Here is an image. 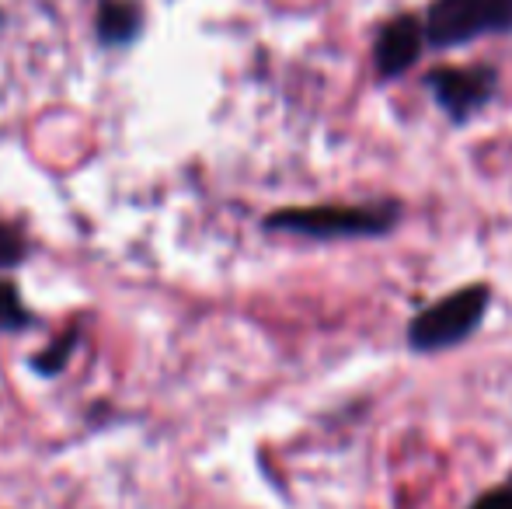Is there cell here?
I'll return each mask as SVG.
<instances>
[{
    "instance_id": "cell-1",
    "label": "cell",
    "mask_w": 512,
    "mask_h": 509,
    "mask_svg": "<svg viewBox=\"0 0 512 509\" xmlns=\"http://www.w3.org/2000/svg\"><path fill=\"white\" fill-rule=\"evenodd\" d=\"M398 220V206H307V210H279L265 220L269 231L304 234V238H370L387 234Z\"/></svg>"
},
{
    "instance_id": "cell-2",
    "label": "cell",
    "mask_w": 512,
    "mask_h": 509,
    "mask_svg": "<svg viewBox=\"0 0 512 509\" xmlns=\"http://www.w3.org/2000/svg\"><path fill=\"white\" fill-rule=\"evenodd\" d=\"M488 286L485 283H471L464 290L450 293L439 304L425 307L408 328V342L418 353H436V349H450L457 342H464L474 328L481 325L488 311Z\"/></svg>"
},
{
    "instance_id": "cell-3",
    "label": "cell",
    "mask_w": 512,
    "mask_h": 509,
    "mask_svg": "<svg viewBox=\"0 0 512 509\" xmlns=\"http://www.w3.org/2000/svg\"><path fill=\"white\" fill-rule=\"evenodd\" d=\"M512 0H436L425 18V39L432 46H464L488 32H509Z\"/></svg>"
},
{
    "instance_id": "cell-4",
    "label": "cell",
    "mask_w": 512,
    "mask_h": 509,
    "mask_svg": "<svg viewBox=\"0 0 512 509\" xmlns=\"http://www.w3.org/2000/svg\"><path fill=\"white\" fill-rule=\"evenodd\" d=\"M429 88L436 102L446 109V116L464 123L478 109H485L488 98L495 95V70L471 67V70H436L429 77Z\"/></svg>"
},
{
    "instance_id": "cell-5",
    "label": "cell",
    "mask_w": 512,
    "mask_h": 509,
    "mask_svg": "<svg viewBox=\"0 0 512 509\" xmlns=\"http://www.w3.org/2000/svg\"><path fill=\"white\" fill-rule=\"evenodd\" d=\"M425 25L415 18H394L380 28L377 35V46H373V63L384 77H394V74H405L411 63L422 56V46H425Z\"/></svg>"
},
{
    "instance_id": "cell-6",
    "label": "cell",
    "mask_w": 512,
    "mask_h": 509,
    "mask_svg": "<svg viewBox=\"0 0 512 509\" xmlns=\"http://www.w3.org/2000/svg\"><path fill=\"white\" fill-rule=\"evenodd\" d=\"M95 28H98L102 46H129L143 28L140 4H136V0H102Z\"/></svg>"
},
{
    "instance_id": "cell-7",
    "label": "cell",
    "mask_w": 512,
    "mask_h": 509,
    "mask_svg": "<svg viewBox=\"0 0 512 509\" xmlns=\"http://www.w3.org/2000/svg\"><path fill=\"white\" fill-rule=\"evenodd\" d=\"M35 318L28 314V307L21 304L18 290H14L11 279H0V335L21 332V328H32Z\"/></svg>"
},
{
    "instance_id": "cell-8",
    "label": "cell",
    "mask_w": 512,
    "mask_h": 509,
    "mask_svg": "<svg viewBox=\"0 0 512 509\" xmlns=\"http://www.w3.org/2000/svg\"><path fill=\"white\" fill-rule=\"evenodd\" d=\"M74 346H77V332H67L56 346L32 356V370L35 374H60V370L67 367V356L74 353Z\"/></svg>"
},
{
    "instance_id": "cell-9",
    "label": "cell",
    "mask_w": 512,
    "mask_h": 509,
    "mask_svg": "<svg viewBox=\"0 0 512 509\" xmlns=\"http://www.w3.org/2000/svg\"><path fill=\"white\" fill-rule=\"evenodd\" d=\"M25 255H28L25 231L0 220V269H14V265L25 262Z\"/></svg>"
},
{
    "instance_id": "cell-10",
    "label": "cell",
    "mask_w": 512,
    "mask_h": 509,
    "mask_svg": "<svg viewBox=\"0 0 512 509\" xmlns=\"http://www.w3.org/2000/svg\"><path fill=\"white\" fill-rule=\"evenodd\" d=\"M471 509H512V485H506V489L488 492V496H481Z\"/></svg>"
}]
</instances>
